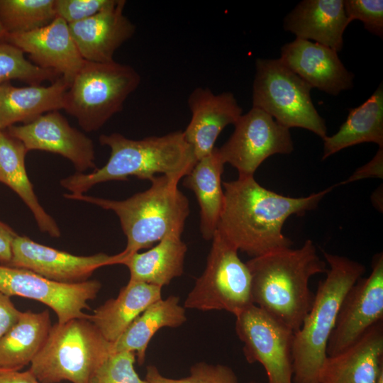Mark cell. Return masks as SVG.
I'll return each instance as SVG.
<instances>
[{
    "label": "cell",
    "instance_id": "4fadbf2b",
    "mask_svg": "<svg viewBox=\"0 0 383 383\" xmlns=\"http://www.w3.org/2000/svg\"><path fill=\"white\" fill-rule=\"evenodd\" d=\"M383 321V254H376L372 272L360 277L347 292L340 304L329 338L327 356L335 355Z\"/></svg>",
    "mask_w": 383,
    "mask_h": 383
},
{
    "label": "cell",
    "instance_id": "cb8c5ba5",
    "mask_svg": "<svg viewBox=\"0 0 383 383\" xmlns=\"http://www.w3.org/2000/svg\"><path fill=\"white\" fill-rule=\"evenodd\" d=\"M224 162L218 148L197 160L183 180L185 187L195 194L200 207V231L206 240H212L220 220L224 192L221 177Z\"/></svg>",
    "mask_w": 383,
    "mask_h": 383
},
{
    "label": "cell",
    "instance_id": "5b68a950",
    "mask_svg": "<svg viewBox=\"0 0 383 383\" xmlns=\"http://www.w3.org/2000/svg\"><path fill=\"white\" fill-rule=\"evenodd\" d=\"M326 278L319 282L312 306L293 340V383H319L326 348L340 304L349 289L362 277L364 265L324 252Z\"/></svg>",
    "mask_w": 383,
    "mask_h": 383
},
{
    "label": "cell",
    "instance_id": "7c38bea8",
    "mask_svg": "<svg viewBox=\"0 0 383 383\" xmlns=\"http://www.w3.org/2000/svg\"><path fill=\"white\" fill-rule=\"evenodd\" d=\"M101 287L97 280L62 283L26 269L0 265L1 292L45 304L55 312L60 324L74 318L89 319V314L83 311L89 309L88 301L96 298Z\"/></svg>",
    "mask_w": 383,
    "mask_h": 383
},
{
    "label": "cell",
    "instance_id": "277c9868",
    "mask_svg": "<svg viewBox=\"0 0 383 383\" xmlns=\"http://www.w3.org/2000/svg\"><path fill=\"white\" fill-rule=\"evenodd\" d=\"M180 179L155 176L150 187L124 200H111L85 194H65L66 199L85 201L118 217L127 243L121 252L123 258L151 248L165 237L181 236L189 214L187 196L178 189Z\"/></svg>",
    "mask_w": 383,
    "mask_h": 383
},
{
    "label": "cell",
    "instance_id": "7a4b0ae2",
    "mask_svg": "<svg viewBox=\"0 0 383 383\" xmlns=\"http://www.w3.org/2000/svg\"><path fill=\"white\" fill-rule=\"evenodd\" d=\"M246 265L253 304L296 332L314 299L309 279L327 271L326 262L313 241L306 240L296 249L284 248L252 257Z\"/></svg>",
    "mask_w": 383,
    "mask_h": 383
},
{
    "label": "cell",
    "instance_id": "52a82bcc",
    "mask_svg": "<svg viewBox=\"0 0 383 383\" xmlns=\"http://www.w3.org/2000/svg\"><path fill=\"white\" fill-rule=\"evenodd\" d=\"M140 83V74L130 65L85 61L69 84L63 109L84 131H96L122 110Z\"/></svg>",
    "mask_w": 383,
    "mask_h": 383
},
{
    "label": "cell",
    "instance_id": "8992f818",
    "mask_svg": "<svg viewBox=\"0 0 383 383\" xmlns=\"http://www.w3.org/2000/svg\"><path fill=\"white\" fill-rule=\"evenodd\" d=\"M111 354L112 343L89 319L74 318L51 326L29 370L41 383H88Z\"/></svg>",
    "mask_w": 383,
    "mask_h": 383
},
{
    "label": "cell",
    "instance_id": "d4e9b609",
    "mask_svg": "<svg viewBox=\"0 0 383 383\" xmlns=\"http://www.w3.org/2000/svg\"><path fill=\"white\" fill-rule=\"evenodd\" d=\"M27 152L21 141L0 131V182L22 199L41 232L59 238L61 232L57 224L40 205L28 177L25 165Z\"/></svg>",
    "mask_w": 383,
    "mask_h": 383
},
{
    "label": "cell",
    "instance_id": "3957f363",
    "mask_svg": "<svg viewBox=\"0 0 383 383\" xmlns=\"http://www.w3.org/2000/svg\"><path fill=\"white\" fill-rule=\"evenodd\" d=\"M99 140L110 148L107 162L90 173L77 172L61 179L60 185L70 194H84L99 183L127 180L130 177L150 181L162 174L181 179L197 162L183 131L140 140L113 133L100 135Z\"/></svg>",
    "mask_w": 383,
    "mask_h": 383
},
{
    "label": "cell",
    "instance_id": "ba28073f",
    "mask_svg": "<svg viewBox=\"0 0 383 383\" xmlns=\"http://www.w3.org/2000/svg\"><path fill=\"white\" fill-rule=\"evenodd\" d=\"M311 89L279 59L256 60L252 107L267 113L289 129L304 128L323 139L327 127L312 102Z\"/></svg>",
    "mask_w": 383,
    "mask_h": 383
},
{
    "label": "cell",
    "instance_id": "e0dca14e",
    "mask_svg": "<svg viewBox=\"0 0 383 383\" xmlns=\"http://www.w3.org/2000/svg\"><path fill=\"white\" fill-rule=\"evenodd\" d=\"M279 59L312 88L328 94L336 96L353 87L354 74L338 52L325 45L296 38L282 47Z\"/></svg>",
    "mask_w": 383,
    "mask_h": 383
},
{
    "label": "cell",
    "instance_id": "30bf717a",
    "mask_svg": "<svg viewBox=\"0 0 383 383\" xmlns=\"http://www.w3.org/2000/svg\"><path fill=\"white\" fill-rule=\"evenodd\" d=\"M235 318L247 361L262 365L268 383H293L294 332L254 304Z\"/></svg>",
    "mask_w": 383,
    "mask_h": 383
},
{
    "label": "cell",
    "instance_id": "6da1fadb",
    "mask_svg": "<svg viewBox=\"0 0 383 383\" xmlns=\"http://www.w3.org/2000/svg\"><path fill=\"white\" fill-rule=\"evenodd\" d=\"M224 199L217 231L252 257L289 248L282 233L287 219L317 207L333 186L307 196L281 195L261 186L254 176L222 182Z\"/></svg>",
    "mask_w": 383,
    "mask_h": 383
},
{
    "label": "cell",
    "instance_id": "9a60e30c",
    "mask_svg": "<svg viewBox=\"0 0 383 383\" xmlns=\"http://www.w3.org/2000/svg\"><path fill=\"white\" fill-rule=\"evenodd\" d=\"M8 134L21 141L26 150L59 154L74 165L77 172L95 170V151L92 140L72 127L58 111L45 113L33 121L8 128Z\"/></svg>",
    "mask_w": 383,
    "mask_h": 383
},
{
    "label": "cell",
    "instance_id": "74e56055",
    "mask_svg": "<svg viewBox=\"0 0 383 383\" xmlns=\"http://www.w3.org/2000/svg\"><path fill=\"white\" fill-rule=\"evenodd\" d=\"M17 233L0 221V265L9 266L12 255V244Z\"/></svg>",
    "mask_w": 383,
    "mask_h": 383
},
{
    "label": "cell",
    "instance_id": "f35d334b",
    "mask_svg": "<svg viewBox=\"0 0 383 383\" xmlns=\"http://www.w3.org/2000/svg\"><path fill=\"white\" fill-rule=\"evenodd\" d=\"M0 383H41L30 372L0 368Z\"/></svg>",
    "mask_w": 383,
    "mask_h": 383
},
{
    "label": "cell",
    "instance_id": "ab89813d",
    "mask_svg": "<svg viewBox=\"0 0 383 383\" xmlns=\"http://www.w3.org/2000/svg\"><path fill=\"white\" fill-rule=\"evenodd\" d=\"M7 35V33L6 31L5 30L1 21H0V40H4L6 39V37Z\"/></svg>",
    "mask_w": 383,
    "mask_h": 383
},
{
    "label": "cell",
    "instance_id": "7402d4cb",
    "mask_svg": "<svg viewBox=\"0 0 383 383\" xmlns=\"http://www.w3.org/2000/svg\"><path fill=\"white\" fill-rule=\"evenodd\" d=\"M69 84L60 77L49 86L16 87L0 84V131L14 123H30L39 116L63 109Z\"/></svg>",
    "mask_w": 383,
    "mask_h": 383
},
{
    "label": "cell",
    "instance_id": "ac0fdd59",
    "mask_svg": "<svg viewBox=\"0 0 383 383\" xmlns=\"http://www.w3.org/2000/svg\"><path fill=\"white\" fill-rule=\"evenodd\" d=\"M188 106L191 120L183 133L199 160L213 150L221 131L227 126L234 125L243 110L233 93L214 94L202 87L192 91Z\"/></svg>",
    "mask_w": 383,
    "mask_h": 383
},
{
    "label": "cell",
    "instance_id": "836d02e7",
    "mask_svg": "<svg viewBox=\"0 0 383 383\" xmlns=\"http://www.w3.org/2000/svg\"><path fill=\"white\" fill-rule=\"evenodd\" d=\"M344 9L350 21L359 20L369 32L383 37L382 0H344Z\"/></svg>",
    "mask_w": 383,
    "mask_h": 383
},
{
    "label": "cell",
    "instance_id": "f546056e",
    "mask_svg": "<svg viewBox=\"0 0 383 383\" xmlns=\"http://www.w3.org/2000/svg\"><path fill=\"white\" fill-rule=\"evenodd\" d=\"M55 17V0H0V21L7 34L44 27Z\"/></svg>",
    "mask_w": 383,
    "mask_h": 383
},
{
    "label": "cell",
    "instance_id": "8d00e7d4",
    "mask_svg": "<svg viewBox=\"0 0 383 383\" xmlns=\"http://www.w3.org/2000/svg\"><path fill=\"white\" fill-rule=\"evenodd\" d=\"M383 148H379L374 157L366 165L360 167L347 180L341 184L360 180L362 178L377 177L382 178Z\"/></svg>",
    "mask_w": 383,
    "mask_h": 383
},
{
    "label": "cell",
    "instance_id": "484cf974",
    "mask_svg": "<svg viewBox=\"0 0 383 383\" xmlns=\"http://www.w3.org/2000/svg\"><path fill=\"white\" fill-rule=\"evenodd\" d=\"M187 250L181 236L170 235L144 252H137L124 257L121 265L128 267L129 281L162 288L182 274Z\"/></svg>",
    "mask_w": 383,
    "mask_h": 383
},
{
    "label": "cell",
    "instance_id": "4dcf8cb0",
    "mask_svg": "<svg viewBox=\"0 0 383 383\" xmlns=\"http://www.w3.org/2000/svg\"><path fill=\"white\" fill-rule=\"evenodd\" d=\"M23 53L13 45L0 43V84L19 79L30 85H40L43 81L52 82L60 77L26 60Z\"/></svg>",
    "mask_w": 383,
    "mask_h": 383
},
{
    "label": "cell",
    "instance_id": "f1b7e54d",
    "mask_svg": "<svg viewBox=\"0 0 383 383\" xmlns=\"http://www.w3.org/2000/svg\"><path fill=\"white\" fill-rule=\"evenodd\" d=\"M50 313H21L18 321L0 338V368L20 370L31 363L51 328Z\"/></svg>",
    "mask_w": 383,
    "mask_h": 383
},
{
    "label": "cell",
    "instance_id": "ffe728a7",
    "mask_svg": "<svg viewBox=\"0 0 383 383\" xmlns=\"http://www.w3.org/2000/svg\"><path fill=\"white\" fill-rule=\"evenodd\" d=\"M383 359V321L340 353L327 356L319 383H377Z\"/></svg>",
    "mask_w": 383,
    "mask_h": 383
},
{
    "label": "cell",
    "instance_id": "44dd1931",
    "mask_svg": "<svg viewBox=\"0 0 383 383\" xmlns=\"http://www.w3.org/2000/svg\"><path fill=\"white\" fill-rule=\"evenodd\" d=\"M350 23L343 0H303L284 17L283 28L296 38L313 40L338 52Z\"/></svg>",
    "mask_w": 383,
    "mask_h": 383
},
{
    "label": "cell",
    "instance_id": "4316f807",
    "mask_svg": "<svg viewBox=\"0 0 383 383\" xmlns=\"http://www.w3.org/2000/svg\"><path fill=\"white\" fill-rule=\"evenodd\" d=\"M187 321L185 308L179 304V298L170 296L160 299L148 306L112 344V353L134 352L139 365L145 362L149 342L160 329L177 328Z\"/></svg>",
    "mask_w": 383,
    "mask_h": 383
},
{
    "label": "cell",
    "instance_id": "d6986e66",
    "mask_svg": "<svg viewBox=\"0 0 383 383\" xmlns=\"http://www.w3.org/2000/svg\"><path fill=\"white\" fill-rule=\"evenodd\" d=\"M126 1L117 2L96 15L68 24L71 35L85 61H114L115 52L135 32V25L123 14Z\"/></svg>",
    "mask_w": 383,
    "mask_h": 383
},
{
    "label": "cell",
    "instance_id": "e575fe53",
    "mask_svg": "<svg viewBox=\"0 0 383 383\" xmlns=\"http://www.w3.org/2000/svg\"><path fill=\"white\" fill-rule=\"evenodd\" d=\"M118 0H55L56 16L68 24L90 18L112 6Z\"/></svg>",
    "mask_w": 383,
    "mask_h": 383
},
{
    "label": "cell",
    "instance_id": "b9f144b4",
    "mask_svg": "<svg viewBox=\"0 0 383 383\" xmlns=\"http://www.w3.org/2000/svg\"><path fill=\"white\" fill-rule=\"evenodd\" d=\"M249 383H257V382H249Z\"/></svg>",
    "mask_w": 383,
    "mask_h": 383
},
{
    "label": "cell",
    "instance_id": "83f0119b",
    "mask_svg": "<svg viewBox=\"0 0 383 383\" xmlns=\"http://www.w3.org/2000/svg\"><path fill=\"white\" fill-rule=\"evenodd\" d=\"M323 140V160L362 143H374L383 148L382 83L363 104L350 110L347 119L336 133L326 135Z\"/></svg>",
    "mask_w": 383,
    "mask_h": 383
},
{
    "label": "cell",
    "instance_id": "5bb4252c",
    "mask_svg": "<svg viewBox=\"0 0 383 383\" xmlns=\"http://www.w3.org/2000/svg\"><path fill=\"white\" fill-rule=\"evenodd\" d=\"M10 267L26 269L49 279L62 283L88 280L99 267L121 265V253L109 255L100 252L89 256L73 255L17 235L12 244Z\"/></svg>",
    "mask_w": 383,
    "mask_h": 383
},
{
    "label": "cell",
    "instance_id": "603a6c76",
    "mask_svg": "<svg viewBox=\"0 0 383 383\" xmlns=\"http://www.w3.org/2000/svg\"><path fill=\"white\" fill-rule=\"evenodd\" d=\"M160 287L128 281L116 298L96 309L89 320L113 344L148 306L162 299Z\"/></svg>",
    "mask_w": 383,
    "mask_h": 383
},
{
    "label": "cell",
    "instance_id": "d590c367",
    "mask_svg": "<svg viewBox=\"0 0 383 383\" xmlns=\"http://www.w3.org/2000/svg\"><path fill=\"white\" fill-rule=\"evenodd\" d=\"M21 313L10 297L0 292V338L18 321Z\"/></svg>",
    "mask_w": 383,
    "mask_h": 383
},
{
    "label": "cell",
    "instance_id": "d6a6232c",
    "mask_svg": "<svg viewBox=\"0 0 383 383\" xmlns=\"http://www.w3.org/2000/svg\"><path fill=\"white\" fill-rule=\"evenodd\" d=\"M134 352L114 353L101 365L88 383H148L135 370Z\"/></svg>",
    "mask_w": 383,
    "mask_h": 383
},
{
    "label": "cell",
    "instance_id": "60d3db41",
    "mask_svg": "<svg viewBox=\"0 0 383 383\" xmlns=\"http://www.w3.org/2000/svg\"><path fill=\"white\" fill-rule=\"evenodd\" d=\"M377 383H383V372H381Z\"/></svg>",
    "mask_w": 383,
    "mask_h": 383
},
{
    "label": "cell",
    "instance_id": "2e32d148",
    "mask_svg": "<svg viewBox=\"0 0 383 383\" xmlns=\"http://www.w3.org/2000/svg\"><path fill=\"white\" fill-rule=\"evenodd\" d=\"M5 40L28 53L35 65L55 72L69 84L85 62L68 23L57 16L44 27L7 34Z\"/></svg>",
    "mask_w": 383,
    "mask_h": 383
},
{
    "label": "cell",
    "instance_id": "8fae6325",
    "mask_svg": "<svg viewBox=\"0 0 383 383\" xmlns=\"http://www.w3.org/2000/svg\"><path fill=\"white\" fill-rule=\"evenodd\" d=\"M218 150L224 163L235 168L238 176H254L269 157L289 154L294 150L289 129L258 108L252 107L242 114Z\"/></svg>",
    "mask_w": 383,
    "mask_h": 383
},
{
    "label": "cell",
    "instance_id": "1f68e13d",
    "mask_svg": "<svg viewBox=\"0 0 383 383\" xmlns=\"http://www.w3.org/2000/svg\"><path fill=\"white\" fill-rule=\"evenodd\" d=\"M145 380L148 383H238L233 370L223 365L199 362L190 369L184 378L171 379L162 376L154 365L147 367Z\"/></svg>",
    "mask_w": 383,
    "mask_h": 383
},
{
    "label": "cell",
    "instance_id": "9c48e42d",
    "mask_svg": "<svg viewBox=\"0 0 383 383\" xmlns=\"http://www.w3.org/2000/svg\"><path fill=\"white\" fill-rule=\"evenodd\" d=\"M238 252L216 230L205 270L188 294L185 309L224 310L236 316L253 304L251 274Z\"/></svg>",
    "mask_w": 383,
    "mask_h": 383
}]
</instances>
